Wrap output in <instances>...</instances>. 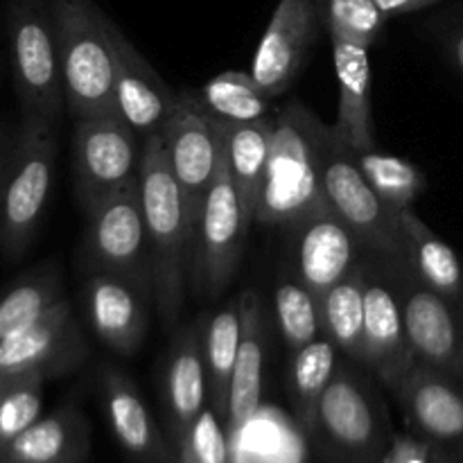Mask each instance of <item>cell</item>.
Instances as JSON below:
<instances>
[{
	"instance_id": "42",
	"label": "cell",
	"mask_w": 463,
	"mask_h": 463,
	"mask_svg": "<svg viewBox=\"0 0 463 463\" xmlns=\"http://www.w3.org/2000/svg\"><path fill=\"white\" fill-rule=\"evenodd\" d=\"M14 383H16V380H14V378H3V375H0V401H3L5 393L9 392V387H12Z\"/></svg>"
},
{
	"instance_id": "36",
	"label": "cell",
	"mask_w": 463,
	"mask_h": 463,
	"mask_svg": "<svg viewBox=\"0 0 463 463\" xmlns=\"http://www.w3.org/2000/svg\"><path fill=\"white\" fill-rule=\"evenodd\" d=\"M176 463H231L229 430L208 405L176 441Z\"/></svg>"
},
{
	"instance_id": "32",
	"label": "cell",
	"mask_w": 463,
	"mask_h": 463,
	"mask_svg": "<svg viewBox=\"0 0 463 463\" xmlns=\"http://www.w3.org/2000/svg\"><path fill=\"white\" fill-rule=\"evenodd\" d=\"M199 99L215 120L224 122L262 120L276 111L271 98L258 89L251 72H220L203 84Z\"/></svg>"
},
{
	"instance_id": "11",
	"label": "cell",
	"mask_w": 463,
	"mask_h": 463,
	"mask_svg": "<svg viewBox=\"0 0 463 463\" xmlns=\"http://www.w3.org/2000/svg\"><path fill=\"white\" fill-rule=\"evenodd\" d=\"M402 260L364 256V342L360 364L392 393L402 375L416 364L407 339L398 267Z\"/></svg>"
},
{
	"instance_id": "6",
	"label": "cell",
	"mask_w": 463,
	"mask_h": 463,
	"mask_svg": "<svg viewBox=\"0 0 463 463\" xmlns=\"http://www.w3.org/2000/svg\"><path fill=\"white\" fill-rule=\"evenodd\" d=\"M319 165L326 203L360 238L364 251L383 260H405L398 215L373 193L355 152L326 122H321L319 129Z\"/></svg>"
},
{
	"instance_id": "35",
	"label": "cell",
	"mask_w": 463,
	"mask_h": 463,
	"mask_svg": "<svg viewBox=\"0 0 463 463\" xmlns=\"http://www.w3.org/2000/svg\"><path fill=\"white\" fill-rule=\"evenodd\" d=\"M45 383L43 375H27L18 378L5 393L0 401V450L41 419Z\"/></svg>"
},
{
	"instance_id": "17",
	"label": "cell",
	"mask_w": 463,
	"mask_h": 463,
	"mask_svg": "<svg viewBox=\"0 0 463 463\" xmlns=\"http://www.w3.org/2000/svg\"><path fill=\"white\" fill-rule=\"evenodd\" d=\"M392 393L416 437L463 463V380L416 362Z\"/></svg>"
},
{
	"instance_id": "16",
	"label": "cell",
	"mask_w": 463,
	"mask_h": 463,
	"mask_svg": "<svg viewBox=\"0 0 463 463\" xmlns=\"http://www.w3.org/2000/svg\"><path fill=\"white\" fill-rule=\"evenodd\" d=\"M321 30L315 0H279L251 63L253 81L267 98H280L292 89Z\"/></svg>"
},
{
	"instance_id": "21",
	"label": "cell",
	"mask_w": 463,
	"mask_h": 463,
	"mask_svg": "<svg viewBox=\"0 0 463 463\" xmlns=\"http://www.w3.org/2000/svg\"><path fill=\"white\" fill-rule=\"evenodd\" d=\"M163 405L167 434L176 446L185 430L208 407V380L203 364V319L176 330L163 364Z\"/></svg>"
},
{
	"instance_id": "28",
	"label": "cell",
	"mask_w": 463,
	"mask_h": 463,
	"mask_svg": "<svg viewBox=\"0 0 463 463\" xmlns=\"http://www.w3.org/2000/svg\"><path fill=\"white\" fill-rule=\"evenodd\" d=\"M339 348L326 335H319L306 346L292 351L288 369V393L294 416L303 432L310 437L315 428L317 407L337 371Z\"/></svg>"
},
{
	"instance_id": "3",
	"label": "cell",
	"mask_w": 463,
	"mask_h": 463,
	"mask_svg": "<svg viewBox=\"0 0 463 463\" xmlns=\"http://www.w3.org/2000/svg\"><path fill=\"white\" fill-rule=\"evenodd\" d=\"M378 380L339 362L317 407L310 439L330 463H383L393 437Z\"/></svg>"
},
{
	"instance_id": "41",
	"label": "cell",
	"mask_w": 463,
	"mask_h": 463,
	"mask_svg": "<svg viewBox=\"0 0 463 463\" xmlns=\"http://www.w3.org/2000/svg\"><path fill=\"white\" fill-rule=\"evenodd\" d=\"M430 452H432V463H461L457 457H452L450 452L441 450L437 446H430Z\"/></svg>"
},
{
	"instance_id": "2",
	"label": "cell",
	"mask_w": 463,
	"mask_h": 463,
	"mask_svg": "<svg viewBox=\"0 0 463 463\" xmlns=\"http://www.w3.org/2000/svg\"><path fill=\"white\" fill-rule=\"evenodd\" d=\"M319 129V118L297 99L274 111V138L256 213L258 224L288 229L326 203Z\"/></svg>"
},
{
	"instance_id": "24",
	"label": "cell",
	"mask_w": 463,
	"mask_h": 463,
	"mask_svg": "<svg viewBox=\"0 0 463 463\" xmlns=\"http://www.w3.org/2000/svg\"><path fill=\"white\" fill-rule=\"evenodd\" d=\"M90 450V425L72 402L41 416L5 450L0 463H84Z\"/></svg>"
},
{
	"instance_id": "38",
	"label": "cell",
	"mask_w": 463,
	"mask_h": 463,
	"mask_svg": "<svg viewBox=\"0 0 463 463\" xmlns=\"http://www.w3.org/2000/svg\"><path fill=\"white\" fill-rule=\"evenodd\" d=\"M439 45H441L443 57L450 61V66L463 77V23L441 27L437 32Z\"/></svg>"
},
{
	"instance_id": "4",
	"label": "cell",
	"mask_w": 463,
	"mask_h": 463,
	"mask_svg": "<svg viewBox=\"0 0 463 463\" xmlns=\"http://www.w3.org/2000/svg\"><path fill=\"white\" fill-rule=\"evenodd\" d=\"M50 12L68 118L116 111L111 18L95 0H50Z\"/></svg>"
},
{
	"instance_id": "25",
	"label": "cell",
	"mask_w": 463,
	"mask_h": 463,
	"mask_svg": "<svg viewBox=\"0 0 463 463\" xmlns=\"http://www.w3.org/2000/svg\"><path fill=\"white\" fill-rule=\"evenodd\" d=\"M222 136L226 163L231 179L238 188L240 202L251 222H256L258 203H260L262 185H265L267 167H269L271 138H274V113L253 122H224L215 120Z\"/></svg>"
},
{
	"instance_id": "22",
	"label": "cell",
	"mask_w": 463,
	"mask_h": 463,
	"mask_svg": "<svg viewBox=\"0 0 463 463\" xmlns=\"http://www.w3.org/2000/svg\"><path fill=\"white\" fill-rule=\"evenodd\" d=\"M240 301V346L229 393L226 430H242L260 407L262 366L267 351V321L262 298L256 289H244Z\"/></svg>"
},
{
	"instance_id": "33",
	"label": "cell",
	"mask_w": 463,
	"mask_h": 463,
	"mask_svg": "<svg viewBox=\"0 0 463 463\" xmlns=\"http://www.w3.org/2000/svg\"><path fill=\"white\" fill-rule=\"evenodd\" d=\"M274 312L280 337L289 351H297L324 335L319 298L306 285L298 283L289 271L276 285Z\"/></svg>"
},
{
	"instance_id": "5",
	"label": "cell",
	"mask_w": 463,
	"mask_h": 463,
	"mask_svg": "<svg viewBox=\"0 0 463 463\" xmlns=\"http://www.w3.org/2000/svg\"><path fill=\"white\" fill-rule=\"evenodd\" d=\"M57 127L45 118L23 116L14 134L0 208V253L12 262L21 260L39 235L57 167Z\"/></svg>"
},
{
	"instance_id": "12",
	"label": "cell",
	"mask_w": 463,
	"mask_h": 463,
	"mask_svg": "<svg viewBox=\"0 0 463 463\" xmlns=\"http://www.w3.org/2000/svg\"><path fill=\"white\" fill-rule=\"evenodd\" d=\"M158 134L165 145L172 172L184 190L193 229H197V220L220 161V134L215 122L197 93L179 90L175 107Z\"/></svg>"
},
{
	"instance_id": "1",
	"label": "cell",
	"mask_w": 463,
	"mask_h": 463,
	"mask_svg": "<svg viewBox=\"0 0 463 463\" xmlns=\"http://www.w3.org/2000/svg\"><path fill=\"white\" fill-rule=\"evenodd\" d=\"M138 184L152 247L154 298L163 324L175 328L184 307L194 229L185 208L184 190L167 161L161 134L143 140Z\"/></svg>"
},
{
	"instance_id": "7",
	"label": "cell",
	"mask_w": 463,
	"mask_h": 463,
	"mask_svg": "<svg viewBox=\"0 0 463 463\" xmlns=\"http://www.w3.org/2000/svg\"><path fill=\"white\" fill-rule=\"evenodd\" d=\"M12 72L23 116L61 122L66 113L50 0H7Z\"/></svg>"
},
{
	"instance_id": "27",
	"label": "cell",
	"mask_w": 463,
	"mask_h": 463,
	"mask_svg": "<svg viewBox=\"0 0 463 463\" xmlns=\"http://www.w3.org/2000/svg\"><path fill=\"white\" fill-rule=\"evenodd\" d=\"M240 346V301L226 303L203 319V364L208 380V405L224 420L229 416V393Z\"/></svg>"
},
{
	"instance_id": "10",
	"label": "cell",
	"mask_w": 463,
	"mask_h": 463,
	"mask_svg": "<svg viewBox=\"0 0 463 463\" xmlns=\"http://www.w3.org/2000/svg\"><path fill=\"white\" fill-rule=\"evenodd\" d=\"M143 140L118 111L72 120V176L81 211L138 176Z\"/></svg>"
},
{
	"instance_id": "20",
	"label": "cell",
	"mask_w": 463,
	"mask_h": 463,
	"mask_svg": "<svg viewBox=\"0 0 463 463\" xmlns=\"http://www.w3.org/2000/svg\"><path fill=\"white\" fill-rule=\"evenodd\" d=\"M104 414L122 450L138 463H176V450L154 420L134 380L116 366L99 373Z\"/></svg>"
},
{
	"instance_id": "23",
	"label": "cell",
	"mask_w": 463,
	"mask_h": 463,
	"mask_svg": "<svg viewBox=\"0 0 463 463\" xmlns=\"http://www.w3.org/2000/svg\"><path fill=\"white\" fill-rule=\"evenodd\" d=\"M333 43L335 75H337V120L333 127L348 149L355 154L378 147L371 107V61L369 48L346 41L330 39Z\"/></svg>"
},
{
	"instance_id": "18",
	"label": "cell",
	"mask_w": 463,
	"mask_h": 463,
	"mask_svg": "<svg viewBox=\"0 0 463 463\" xmlns=\"http://www.w3.org/2000/svg\"><path fill=\"white\" fill-rule=\"evenodd\" d=\"M113 45V98L116 111L129 122L140 140L158 134L170 116L179 90L172 89L147 61L143 52L127 39L125 32L109 23Z\"/></svg>"
},
{
	"instance_id": "29",
	"label": "cell",
	"mask_w": 463,
	"mask_h": 463,
	"mask_svg": "<svg viewBox=\"0 0 463 463\" xmlns=\"http://www.w3.org/2000/svg\"><path fill=\"white\" fill-rule=\"evenodd\" d=\"M364 258L351 269V274L339 280L319 298L321 330L326 337L348 357L362 362V342H364Z\"/></svg>"
},
{
	"instance_id": "9",
	"label": "cell",
	"mask_w": 463,
	"mask_h": 463,
	"mask_svg": "<svg viewBox=\"0 0 463 463\" xmlns=\"http://www.w3.org/2000/svg\"><path fill=\"white\" fill-rule=\"evenodd\" d=\"M251 224L253 222L249 220L240 202L238 188L231 179L220 136V161H217L215 179L208 188L193 240L190 279L197 292L206 297H220L229 288L244 256V244Z\"/></svg>"
},
{
	"instance_id": "34",
	"label": "cell",
	"mask_w": 463,
	"mask_h": 463,
	"mask_svg": "<svg viewBox=\"0 0 463 463\" xmlns=\"http://www.w3.org/2000/svg\"><path fill=\"white\" fill-rule=\"evenodd\" d=\"M321 27L330 39L373 48L383 36L387 16L375 0H315Z\"/></svg>"
},
{
	"instance_id": "40",
	"label": "cell",
	"mask_w": 463,
	"mask_h": 463,
	"mask_svg": "<svg viewBox=\"0 0 463 463\" xmlns=\"http://www.w3.org/2000/svg\"><path fill=\"white\" fill-rule=\"evenodd\" d=\"M14 134L16 129H7L0 125V208H3V193H5V181H7L9 161H12V149H14Z\"/></svg>"
},
{
	"instance_id": "13",
	"label": "cell",
	"mask_w": 463,
	"mask_h": 463,
	"mask_svg": "<svg viewBox=\"0 0 463 463\" xmlns=\"http://www.w3.org/2000/svg\"><path fill=\"white\" fill-rule=\"evenodd\" d=\"M89 355L81 324L71 301L61 298L34 324L0 342V375L14 380L27 375L59 378L80 369Z\"/></svg>"
},
{
	"instance_id": "39",
	"label": "cell",
	"mask_w": 463,
	"mask_h": 463,
	"mask_svg": "<svg viewBox=\"0 0 463 463\" xmlns=\"http://www.w3.org/2000/svg\"><path fill=\"white\" fill-rule=\"evenodd\" d=\"M443 3V0H375V5L380 7V12L389 18L405 16V14L420 12V9L434 7V5Z\"/></svg>"
},
{
	"instance_id": "15",
	"label": "cell",
	"mask_w": 463,
	"mask_h": 463,
	"mask_svg": "<svg viewBox=\"0 0 463 463\" xmlns=\"http://www.w3.org/2000/svg\"><path fill=\"white\" fill-rule=\"evenodd\" d=\"M407 339L416 362L463 380V310L420 283L407 260L398 267Z\"/></svg>"
},
{
	"instance_id": "30",
	"label": "cell",
	"mask_w": 463,
	"mask_h": 463,
	"mask_svg": "<svg viewBox=\"0 0 463 463\" xmlns=\"http://www.w3.org/2000/svg\"><path fill=\"white\" fill-rule=\"evenodd\" d=\"M63 298V276L57 260L23 274L0 298V342L34 324Z\"/></svg>"
},
{
	"instance_id": "14",
	"label": "cell",
	"mask_w": 463,
	"mask_h": 463,
	"mask_svg": "<svg viewBox=\"0 0 463 463\" xmlns=\"http://www.w3.org/2000/svg\"><path fill=\"white\" fill-rule=\"evenodd\" d=\"M285 231H289L288 271L317 298L346 279L366 256L360 238L328 203L317 206Z\"/></svg>"
},
{
	"instance_id": "31",
	"label": "cell",
	"mask_w": 463,
	"mask_h": 463,
	"mask_svg": "<svg viewBox=\"0 0 463 463\" xmlns=\"http://www.w3.org/2000/svg\"><path fill=\"white\" fill-rule=\"evenodd\" d=\"M355 158L373 193L396 215L407 208H414V203L428 190V176L410 158L380 152L378 147L355 154Z\"/></svg>"
},
{
	"instance_id": "37",
	"label": "cell",
	"mask_w": 463,
	"mask_h": 463,
	"mask_svg": "<svg viewBox=\"0 0 463 463\" xmlns=\"http://www.w3.org/2000/svg\"><path fill=\"white\" fill-rule=\"evenodd\" d=\"M383 463H432L430 443L410 434H393L384 452Z\"/></svg>"
},
{
	"instance_id": "19",
	"label": "cell",
	"mask_w": 463,
	"mask_h": 463,
	"mask_svg": "<svg viewBox=\"0 0 463 463\" xmlns=\"http://www.w3.org/2000/svg\"><path fill=\"white\" fill-rule=\"evenodd\" d=\"M152 292L120 276L86 271L81 285L84 312L95 337L122 357H131L145 342Z\"/></svg>"
},
{
	"instance_id": "8",
	"label": "cell",
	"mask_w": 463,
	"mask_h": 463,
	"mask_svg": "<svg viewBox=\"0 0 463 463\" xmlns=\"http://www.w3.org/2000/svg\"><path fill=\"white\" fill-rule=\"evenodd\" d=\"M84 215V269L120 276L154 292V260L138 176Z\"/></svg>"
},
{
	"instance_id": "26",
	"label": "cell",
	"mask_w": 463,
	"mask_h": 463,
	"mask_svg": "<svg viewBox=\"0 0 463 463\" xmlns=\"http://www.w3.org/2000/svg\"><path fill=\"white\" fill-rule=\"evenodd\" d=\"M405 260L420 283L463 310V265L455 249L439 238L414 208L398 213Z\"/></svg>"
}]
</instances>
